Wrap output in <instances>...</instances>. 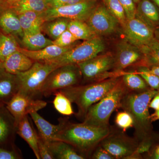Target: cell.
<instances>
[{
	"mask_svg": "<svg viewBox=\"0 0 159 159\" xmlns=\"http://www.w3.org/2000/svg\"><path fill=\"white\" fill-rule=\"evenodd\" d=\"M152 89L141 92H128L121 101L120 107L132 117L134 138L140 143L152 142L156 139L148 108L152 98L159 92Z\"/></svg>",
	"mask_w": 159,
	"mask_h": 159,
	"instance_id": "6da1fadb",
	"label": "cell"
},
{
	"mask_svg": "<svg viewBox=\"0 0 159 159\" xmlns=\"http://www.w3.org/2000/svg\"><path fill=\"white\" fill-rule=\"evenodd\" d=\"M111 132L110 127H98L83 122L72 123L63 118L62 128L55 140L70 144L85 157Z\"/></svg>",
	"mask_w": 159,
	"mask_h": 159,
	"instance_id": "7a4b0ae2",
	"label": "cell"
},
{
	"mask_svg": "<svg viewBox=\"0 0 159 159\" xmlns=\"http://www.w3.org/2000/svg\"><path fill=\"white\" fill-rule=\"evenodd\" d=\"M120 80L118 77H111L59 91L76 104L77 116L84 119L90 107L105 97Z\"/></svg>",
	"mask_w": 159,
	"mask_h": 159,
	"instance_id": "3957f363",
	"label": "cell"
},
{
	"mask_svg": "<svg viewBox=\"0 0 159 159\" xmlns=\"http://www.w3.org/2000/svg\"><path fill=\"white\" fill-rule=\"evenodd\" d=\"M128 92L120 79L105 97L90 107L83 122L98 127H109L111 115L120 107L122 98Z\"/></svg>",
	"mask_w": 159,
	"mask_h": 159,
	"instance_id": "277c9868",
	"label": "cell"
},
{
	"mask_svg": "<svg viewBox=\"0 0 159 159\" xmlns=\"http://www.w3.org/2000/svg\"><path fill=\"white\" fill-rule=\"evenodd\" d=\"M58 67L53 62L36 61L28 70L17 74L19 91L23 93L37 98L47 77Z\"/></svg>",
	"mask_w": 159,
	"mask_h": 159,
	"instance_id": "5b68a950",
	"label": "cell"
},
{
	"mask_svg": "<svg viewBox=\"0 0 159 159\" xmlns=\"http://www.w3.org/2000/svg\"><path fill=\"white\" fill-rule=\"evenodd\" d=\"M82 79L78 65L58 67L47 77L41 89V95L48 97L57 91L79 85Z\"/></svg>",
	"mask_w": 159,
	"mask_h": 159,
	"instance_id": "8992f818",
	"label": "cell"
},
{
	"mask_svg": "<svg viewBox=\"0 0 159 159\" xmlns=\"http://www.w3.org/2000/svg\"><path fill=\"white\" fill-rule=\"evenodd\" d=\"M105 48V43L98 36L76 45L59 57L45 61L54 63L58 67L77 65L96 57L103 52Z\"/></svg>",
	"mask_w": 159,
	"mask_h": 159,
	"instance_id": "52a82bcc",
	"label": "cell"
},
{
	"mask_svg": "<svg viewBox=\"0 0 159 159\" xmlns=\"http://www.w3.org/2000/svg\"><path fill=\"white\" fill-rule=\"evenodd\" d=\"M77 65L81 71L82 79L86 82H94L116 77L108 73L113 69L114 66V57L110 53L97 55Z\"/></svg>",
	"mask_w": 159,
	"mask_h": 159,
	"instance_id": "ba28073f",
	"label": "cell"
},
{
	"mask_svg": "<svg viewBox=\"0 0 159 159\" xmlns=\"http://www.w3.org/2000/svg\"><path fill=\"white\" fill-rule=\"evenodd\" d=\"M97 3V0H84L70 6L49 8L42 13V16L45 21L65 18L85 22Z\"/></svg>",
	"mask_w": 159,
	"mask_h": 159,
	"instance_id": "9c48e42d",
	"label": "cell"
},
{
	"mask_svg": "<svg viewBox=\"0 0 159 159\" xmlns=\"http://www.w3.org/2000/svg\"><path fill=\"white\" fill-rule=\"evenodd\" d=\"M99 145L115 159H129L137 150L139 143L135 138L127 136L123 133L111 132Z\"/></svg>",
	"mask_w": 159,
	"mask_h": 159,
	"instance_id": "30bf717a",
	"label": "cell"
},
{
	"mask_svg": "<svg viewBox=\"0 0 159 159\" xmlns=\"http://www.w3.org/2000/svg\"><path fill=\"white\" fill-rule=\"evenodd\" d=\"M85 22L98 36L112 34L120 25L102 2L97 3Z\"/></svg>",
	"mask_w": 159,
	"mask_h": 159,
	"instance_id": "8fae6325",
	"label": "cell"
},
{
	"mask_svg": "<svg viewBox=\"0 0 159 159\" xmlns=\"http://www.w3.org/2000/svg\"><path fill=\"white\" fill-rule=\"evenodd\" d=\"M47 105L45 101L18 92L6 106L14 118L17 126L18 123L24 117L32 112L38 111Z\"/></svg>",
	"mask_w": 159,
	"mask_h": 159,
	"instance_id": "7c38bea8",
	"label": "cell"
},
{
	"mask_svg": "<svg viewBox=\"0 0 159 159\" xmlns=\"http://www.w3.org/2000/svg\"><path fill=\"white\" fill-rule=\"evenodd\" d=\"M122 28L127 41L139 48L154 38L153 29L136 16L126 20Z\"/></svg>",
	"mask_w": 159,
	"mask_h": 159,
	"instance_id": "4fadbf2b",
	"label": "cell"
},
{
	"mask_svg": "<svg viewBox=\"0 0 159 159\" xmlns=\"http://www.w3.org/2000/svg\"><path fill=\"white\" fill-rule=\"evenodd\" d=\"M144 56L140 48L127 41L118 43L114 57L113 69L116 72L123 70L139 62H142Z\"/></svg>",
	"mask_w": 159,
	"mask_h": 159,
	"instance_id": "5bb4252c",
	"label": "cell"
},
{
	"mask_svg": "<svg viewBox=\"0 0 159 159\" xmlns=\"http://www.w3.org/2000/svg\"><path fill=\"white\" fill-rule=\"evenodd\" d=\"M16 134L14 118L6 105L0 106V148H11L15 145Z\"/></svg>",
	"mask_w": 159,
	"mask_h": 159,
	"instance_id": "9a60e30c",
	"label": "cell"
},
{
	"mask_svg": "<svg viewBox=\"0 0 159 159\" xmlns=\"http://www.w3.org/2000/svg\"><path fill=\"white\" fill-rule=\"evenodd\" d=\"M19 91L16 75L0 70V105H6Z\"/></svg>",
	"mask_w": 159,
	"mask_h": 159,
	"instance_id": "2e32d148",
	"label": "cell"
},
{
	"mask_svg": "<svg viewBox=\"0 0 159 159\" xmlns=\"http://www.w3.org/2000/svg\"><path fill=\"white\" fill-rule=\"evenodd\" d=\"M0 29L5 34H10L16 38L21 39L24 36L18 16L9 8L0 12Z\"/></svg>",
	"mask_w": 159,
	"mask_h": 159,
	"instance_id": "e0dca14e",
	"label": "cell"
},
{
	"mask_svg": "<svg viewBox=\"0 0 159 159\" xmlns=\"http://www.w3.org/2000/svg\"><path fill=\"white\" fill-rule=\"evenodd\" d=\"M29 115L37 127L40 136L46 142L55 141L57 134L62 128L63 118L59 119L57 125H54L43 118L37 112H32Z\"/></svg>",
	"mask_w": 159,
	"mask_h": 159,
	"instance_id": "ac0fdd59",
	"label": "cell"
},
{
	"mask_svg": "<svg viewBox=\"0 0 159 159\" xmlns=\"http://www.w3.org/2000/svg\"><path fill=\"white\" fill-rule=\"evenodd\" d=\"M76 45L77 44L75 43L69 47H61L52 44L35 51H29L20 47L19 51L22 52L34 61H48L61 56Z\"/></svg>",
	"mask_w": 159,
	"mask_h": 159,
	"instance_id": "d6986e66",
	"label": "cell"
},
{
	"mask_svg": "<svg viewBox=\"0 0 159 159\" xmlns=\"http://www.w3.org/2000/svg\"><path fill=\"white\" fill-rule=\"evenodd\" d=\"M154 31L159 26V9L151 0H140L136 16Z\"/></svg>",
	"mask_w": 159,
	"mask_h": 159,
	"instance_id": "ffe728a7",
	"label": "cell"
},
{
	"mask_svg": "<svg viewBox=\"0 0 159 159\" xmlns=\"http://www.w3.org/2000/svg\"><path fill=\"white\" fill-rule=\"evenodd\" d=\"M35 61L20 51L12 53L3 62V68L10 74L17 75L28 70Z\"/></svg>",
	"mask_w": 159,
	"mask_h": 159,
	"instance_id": "44dd1931",
	"label": "cell"
},
{
	"mask_svg": "<svg viewBox=\"0 0 159 159\" xmlns=\"http://www.w3.org/2000/svg\"><path fill=\"white\" fill-rule=\"evenodd\" d=\"M16 134L28 143L36 158L40 159L38 148V134L32 128L28 116L24 117L18 123Z\"/></svg>",
	"mask_w": 159,
	"mask_h": 159,
	"instance_id": "7402d4cb",
	"label": "cell"
},
{
	"mask_svg": "<svg viewBox=\"0 0 159 159\" xmlns=\"http://www.w3.org/2000/svg\"><path fill=\"white\" fill-rule=\"evenodd\" d=\"M42 13L26 11L17 15L24 34H34L41 32L42 25L45 22Z\"/></svg>",
	"mask_w": 159,
	"mask_h": 159,
	"instance_id": "603a6c76",
	"label": "cell"
},
{
	"mask_svg": "<svg viewBox=\"0 0 159 159\" xmlns=\"http://www.w3.org/2000/svg\"><path fill=\"white\" fill-rule=\"evenodd\" d=\"M48 145L54 159L86 158L84 156L79 153L73 146L65 142L59 140H55L48 142Z\"/></svg>",
	"mask_w": 159,
	"mask_h": 159,
	"instance_id": "cb8c5ba5",
	"label": "cell"
},
{
	"mask_svg": "<svg viewBox=\"0 0 159 159\" xmlns=\"http://www.w3.org/2000/svg\"><path fill=\"white\" fill-rule=\"evenodd\" d=\"M144 58L141 65L152 67L159 66V42L155 38L145 45L140 48Z\"/></svg>",
	"mask_w": 159,
	"mask_h": 159,
	"instance_id": "d4e9b609",
	"label": "cell"
},
{
	"mask_svg": "<svg viewBox=\"0 0 159 159\" xmlns=\"http://www.w3.org/2000/svg\"><path fill=\"white\" fill-rule=\"evenodd\" d=\"M7 8L11 9L17 15L26 11L42 13L49 9L45 0H21Z\"/></svg>",
	"mask_w": 159,
	"mask_h": 159,
	"instance_id": "484cf974",
	"label": "cell"
},
{
	"mask_svg": "<svg viewBox=\"0 0 159 159\" xmlns=\"http://www.w3.org/2000/svg\"><path fill=\"white\" fill-rule=\"evenodd\" d=\"M70 20L65 18H57L46 21L42 25V32L43 31L52 40H54L67 29L68 25Z\"/></svg>",
	"mask_w": 159,
	"mask_h": 159,
	"instance_id": "4316f807",
	"label": "cell"
},
{
	"mask_svg": "<svg viewBox=\"0 0 159 159\" xmlns=\"http://www.w3.org/2000/svg\"><path fill=\"white\" fill-rule=\"evenodd\" d=\"M20 40L22 48L29 51H38L53 44V40L46 38L42 31L34 34H24Z\"/></svg>",
	"mask_w": 159,
	"mask_h": 159,
	"instance_id": "83f0119b",
	"label": "cell"
},
{
	"mask_svg": "<svg viewBox=\"0 0 159 159\" xmlns=\"http://www.w3.org/2000/svg\"><path fill=\"white\" fill-rule=\"evenodd\" d=\"M121 76V80L128 92H141L150 89L137 72H124Z\"/></svg>",
	"mask_w": 159,
	"mask_h": 159,
	"instance_id": "f1b7e54d",
	"label": "cell"
},
{
	"mask_svg": "<svg viewBox=\"0 0 159 159\" xmlns=\"http://www.w3.org/2000/svg\"><path fill=\"white\" fill-rule=\"evenodd\" d=\"M67 29L77 40H87L98 36L86 22L80 20H71L69 22Z\"/></svg>",
	"mask_w": 159,
	"mask_h": 159,
	"instance_id": "f546056e",
	"label": "cell"
},
{
	"mask_svg": "<svg viewBox=\"0 0 159 159\" xmlns=\"http://www.w3.org/2000/svg\"><path fill=\"white\" fill-rule=\"evenodd\" d=\"M20 46L16 38L0 32V61L3 62L12 53L18 51Z\"/></svg>",
	"mask_w": 159,
	"mask_h": 159,
	"instance_id": "4dcf8cb0",
	"label": "cell"
},
{
	"mask_svg": "<svg viewBox=\"0 0 159 159\" xmlns=\"http://www.w3.org/2000/svg\"><path fill=\"white\" fill-rule=\"evenodd\" d=\"M54 94L55 97L53 103L56 110L63 116H71L74 114L71 102L69 98L59 91Z\"/></svg>",
	"mask_w": 159,
	"mask_h": 159,
	"instance_id": "1f68e13d",
	"label": "cell"
},
{
	"mask_svg": "<svg viewBox=\"0 0 159 159\" xmlns=\"http://www.w3.org/2000/svg\"><path fill=\"white\" fill-rule=\"evenodd\" d=\"M102 2L110 13L118 21L122 27L125 24L127 18L119 0H102Z\"/></svg>",
	"mask_w": 159,
	"mask_h": 159,
	"instance_id": "d6a6232c",
	"label": "cell"
},
{
	"mask_svg": "<svg viewBox=\"0 0 159 159\" xmlns=\"http://www.w3.org/2000/svg\"><path fill=\"white\" fill-rule=\"evenodd\" d=\"M150 88L159 91V77L153 74L147 67L140 66L136 71Z\"/></svg>",
	"mask_w": 159,
	"mask_h": 159,
	"instance_id": "836d02e7",
	"label": "cell"
},
{
	"mask_svg": "<svg viewBox=\"0 0 159 159\" xmlns=\"http://www.w3.org/2000/svg\"><path fill=\"white\" fill-rule=\"evenodd\" d=\"M116 125L123 132L125 131L128 129L134 127V120L132 117L127 112L124 111L117 114L115 119Z\"/></svg>",
	"mask_w": 159,
	"mask_h": 159,
	"instance_id": "e575fe53",
	"label": "cell"
},
{
	"mask_svg": "<svg viewBox=\"0 0 159 159\" xmlns=\"http://www.w3.org/2000/svg\"><path fill=\"white\" fill-rule=\"evenodd\" d=\"M77 41L70 31L66 29L57 39L53 40V44L61 47H67L74 44Z\"/></svg>",
	"mask_w": 159,
	"mask_h": 159,
	"instance_id": "d590c367",
	"label": "cell"
},
{
	"mask_svg": "<svg viewBox=\"0 0 159 159\" xmlns=\"http://www.w3.org/2000/svg\"><path fill=\"white\" fill-rule=\"evenodd\" d=\"M22 158L20 151L16 145L11 148H0V159Z\"/></svg>",
	"mask_w": 159,
	"mask_h": 159,
	"instance_id": "8d00e7d4",
	"label": "cell"
},
{
	"mask_svg": "<svg viewBox=\"0 0 159 159\" xmlns=\"http://www.w3.org/2000/svg\"><path fill=\"white\" fill-rule=\"evenodd\" d=\"M38 148L40 159H54V157L49 148L48 142L44 141L38 134Z\"/></svg>",
	"mask_w": 159,
	"mask_h": 159,
	"instance_id": "74e56055",
	"label": "cell"
},
{
	"mask_svg": "<svg viewBox=\"0 0 159 159\" xmlns=\"http://www.w3.org/2000/svg\"><path fill=\"white\" fill-rule=\"evenodd\" d=\"M125 11L127 19L135 17L137 7L133 0H119Z\"/></svg>",
	"mask_w": 159,
	"mask_h": 159,
	"instance_id": "f35d334b",
	"label": "cell"
},
{
	"mask_svg": "<svg viewBox=\"0 0 159 159\" xmlns=\"http://www.w3.org/2000/svg\"><path fill=\"white\" fill-rule=\"evenodd\" d=\"M83 1L84 0H50L46 2L49 8H52L70 6Z\"/></svg>",
	"mask_w": 159,
	"mask_h": 159,
	"instance_id": "ab89813d",
	"label": "cell"
},
{
	"mask_svg": "<svg viewBox=\"0 0 159 159\" xmlns=\"http://www.w3.org/2000/svg\"><path fill=\"white\" fill-rule=\"evenodd\" d=\"M91 158L93 159H115L110 153L100 145L95 148Z\"/></svg>",
	"mask_w": 159,
	"mask_h": 159,
	"instance_id": "60d3db41",
	"label": "cell"
},
{
	"mask_svg": "<svg viewBox=\"0 0 159 159\" xmlns=\"http://www.w3.org/2000/svg\"><path fill=\"white\" fill-rule=\"evenodd\" d=\"M149 108L153 109L155 110L159 109V91L151 100Z\"/></svg>",
	"mask_w": 159,
	"mask_h": 159,
	"instance_id": "b9f144b4",
	"label": "cell"
},
{
	"mask_svg": "<svg viewBox=\"0 0 159 159\" xmlns=\"http://www.w3.org/2000/svg\"><path fill=\"white\" fill-rule=\"evenodd\" d=\"M147 158L152 159H159V145H157L153 150L148 154Z\"/></svg>",
	"mask_w": 159,
	"mask_h": 159,
	"instance_id": "7bdbcfd3",
	"label": "cell"
},
{
	"mask_svg": "<svg viewBox=\"0 0 159 159\" xmlns=\"http://www.w3.org/2000/svg\"><path fill=\"white\" fill-rule=\"evenodd\" d=\"M155 111L154 112L150 115L151 120L152 122L159 120V109Z\"/></svg>",
	"mask_w": 159,
	"mask_h": 159,
	"instance_id": "ee69618b",
	"label": "cell"
},
{
	"mask_svg": "<svg viewBox=\"0 0 159 159\" xmlns=\"http://www.w3.org/2000/svg\"><path fill=\"white\" fill-rule=\"evenodd\" d=\"M148 68L152 73L157 75L159 77V66H155Z\"/></svg>",
	"mask_w": 159,
	"mask_h": 159,
	"instance_id": "f6af8a7d",
	"label": "cell"
},
{
	"mask_svg": "<svg viewBox=\"0 0 159 159\" xmlns=\"http://www.w3.org/2000/svg\"><path fill=\"white\" fill-rule=\"evenodd\" d=\"M21 0H4L5 4H6V8L9 7V6H11L12 4L14 3L17 2H20Z\"/></svg>",
	"mask_w": 159,
	"mask_h": 159,
	"instance_id": "bcb514c9",
	"label": "cell"
},
{
	"mask_svg": "<svg viewBox=\"0 0 159 159\" xmlns=\"http://www.w3.org/2000/svg\"><path fill=\"white\" fill-rule=\"evenodd\" d=\"M154 36L155 38L159 42V26L156 28L154 31Z\"/></svg>",
	"mask_w": 159,
	"mask_h": 159,
	"instance_id": "7dc6e473",
	"label": "cell"
},
{
	"mask_svg": "<svg viewBox=\"0 0 159 159\" xmlns=\"http://www.w3.org/2000/svg\"><path fill=\"white\" fill-rule=\"evenodd\" d=\"M6 8V4L4 0H0V12Z\"/></svg>",
	"mask_w": 159,
	"mask_h": 159,
	"instance_id": "c3c4849f",
	"label": "cell"
},
{
	"mask_svg": "<svg viewBox=\"0 0 159 159\" xmlns=\"http://www.w3.org/2000/svg\"><path fill=\"white\" fill-rule=\"evenodd\" d=\"M151 1L158 7L159 9V0H151Z\"/></svg>",
	"mask_w": 159,
	"mask_h": 159,
	"instance_id": "681fc988",
	"label": "cell"
},
{
	"mask_svg": "<svg viewBox=\"0 0 159 159\" xmlns=\"http://www.w3.org/2000/svg\"><path fill=\"white\" fill-rule=\"evenodd\" d=\"M3 68V62L0 61V70Z\"/></svg>",
	"mask_w": 159,
	"mask_h": 159,
	"instance_id": "f907efd6",
	"label": "cell"
},
{
	"mask_svg": "<svg viewBox=\"0 0 159 159\" xmlns=\"http://www.w3.org/2000/svg\"><path fill=\"white\" fill-rule=\"evenodd\" d=\"M134 2L136 3V4H138V2L140 1V0H133Z\"/></svg>",
	"mask_w": 159,
	"mask_h": 159,
	"instance_id": "816d5d0a",
	"label": "cell"
},
{
	"mask_svg": "<svg viewBox=\"0 0 159 159\" xmlns=\"http://www.w3.org/2000/svg\"><path fill=\"white\" fill-rule=\"evenodd\" d=\"M45 1L47 2V1H50V0H45Z\"/></svg>",
	"mask_w": 159,
	"mask_h": 159,
	"instance_id": "f5cc1de1",
	"label": "cell"
},
{
	"mask_svg": "<svg viewBox=\"0 0 159 159\" xmlns=\"http://www.w3.org/2000/svg\"><path fill=\"white\" fill-rule=\"evenodd\" d=\"M0 106H2V105H0Z\"/></svg>",
	"mask_w": 159,
	"mask_h": 159,
	"instance_id": "db71d44e",
	"label": "cell"
}]
</instances>
